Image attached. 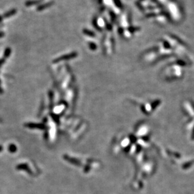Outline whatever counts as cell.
Returning <instances> with one entry per match:
<instances>
[{"label":"cell","mask_w":194,"mask_h":194,"mask_svg":"<svg viewBox=\"0 0 194 194\" xmlns=\"http://www.w3.org/2000/svg\"><path fill=\"white\" fill-rule=\"evenodd\" d=\"M193 163H194V160L190 161L187 162V163H185V164H183V165H182V168L184 170L188 169V168H189L190 167H192V166L193 165Z\"/></svg>","instance_id":"cell-1"},{"label":"cell","mask_w":194,"mask_h":194,"mask_svg":"<svg viewBox=\"0 0 194 194\" xmlns=\"http://www.w3.org/2000/svg\"><path fill=\"white\" fill-rule=\"evenodd\" d=\"M167 152L168 153V154H170V155H172L174 157H175V158H178V159H180V158H181V154H180V153H175V152H172V151H167Z\"/></svg>","instance_id":"cell-2"},{"label":"cell","mask_w":194,"mask_h":194,"mask_svg":"<svg viewBox=\"0 0 194 194\" xmlns=\"http://www.w3.org/2000/svg\"><path fill=\"white\" fill-rule=\"evenodd\" d=\"M9 151H10L11 153H14L16 151V147L15 146L14 144H11V145L9 146Z\"/></svg>","instance_id":"cell-3"},{"label":"cell","mask_w":194,"mask_h":194,"mask_svg":"<svg viewBox=\"0 0 194 194\" xmlns=\"http://www.w3.org/2000/svg\"><path fill=\"white\" fill-rule=\"evenodd\" d=\"M10 49H7L6 50V51H5V58H7L8 56L9 55H10Z\"/></svg>","instance_id":"cell-4"},{"label":"cell","mask_w":194,"mask_h":194,"mask_svg":"<svg viewBox=\"0 0 194 194\" xmlns=\"http://www.w3.org/2000/svg\"><path fill=\"white\" fill-rule=\"evenodd\" d=\"M191 139H192V141L194 140V127L193 128V130H192V134H191Z\"/></svg>","instance_id":"cell-5"},{"label":"cell","mask_w":194,"mask_h":194,"mask_svg":"<svg viewBox=\"0 0 194 194\" xmlns=\"http://www.w3.org/2000/svg\"><path fill=\"white\" fill-rule=\"evenodd\" d=\"M4 62H5V59H0V66H1L3 64Z\"/></svg>","instance_id":"cell-6"},{"label":"cell","mask_w":194,"mask_h":194,"mask_svg":"<svg viewBox=\"0 0 194 194\" xmlns=\"http://www.w3.org/2000/svg\"><path fill=\"white\" fill-rule=\"evenodd\" d=\"M191 105H192V108H193V110H194V102H191Z\"/></svg>","instance_id":"cell-7"},{"label":"cell","mask_w":194,"mask_h":194,"mask_svg":"<svg viewBox=\"0 0 194 194\" xmlns=\"http://www.w3.org/2000/svg\"><path fill=\"white\" fill-rule=\"evenodd\" d=\"M3 91H2V89H1V83H0V93H2Z\"/></svg>","instance_id":"cell-8"},{"label":"cell","mask_w":194,"mask_h":194,"mask_svg":"<svg viewBox=\"0 0 194 194\" xmlns=\"http://www.w3.org/2000/svg\"><path fill=\"white\" fill-rule=\"evenodd\" d=\"M3 35H4V34H3V33L0 32V37H3Z\"/></svg>","instance_id":"cell-9"},{"label":"cell","mask_w":194,"mask_h":194,"mask_svg":"<svg viewBox=\"0 0 194 194\" xmlns=\"http://www.w3.org/2000/svg\"><path fill=\"white\" fill-rule=\"evenodd\" d=\"M1 150H2V147H1V146H0V151H1Z\"/></svg>","instance_id":"cell-10"}]
</instances>
